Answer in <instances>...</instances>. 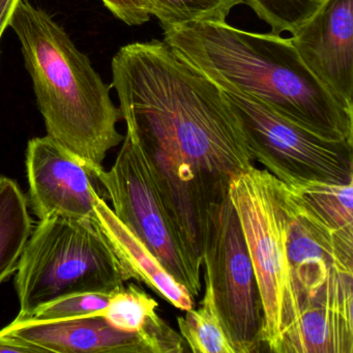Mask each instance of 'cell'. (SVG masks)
Wrapping results in <instances>:
<instances>
[{"instance_id": "obj_1", "label": "cell", "mask_w": 353, "mask_h": 353, "mask_svg": "<svg viewBox=\"0 0 353 353\" xmlns=\"http://www.w3.org/2000/svg\"><path fill=\"white\" fill-rule=\"evenodd\" d=\"M111 67L121 119L144 146L229 181L254 166L220 88L164 41L125 45Z\"/></svg>"}, {"instance_id": "obj_2", "label": "cell", "mask_w": 353, "mask_h": 353, "mask_svg": "<svg viewBox=\"0 0 353 353\" xmlns=\"http://www.w3.org/2000/svg\"><path fill=\"white\" fill-rule=\"evenodd\" d=\"M164 42L214 81L253 97L301 127L353 144V110L307 69L291 39L226 22L164 30Z\"/></svg>"}, {"instance_id": "obj_3", "label": "cell", "mask_w": 353, "mask_h": 353, "mask_svg": "<svg viewBox=\"0 0 353 353\" xmlns=\"http://www.w3.org/2000/svg\"><path fill=\"white\" fill-rule=\"evenodd\" d=\"M10 28L21 45L47 136L79 158L94 176L121 143V111L110 88L63 26L30 0H19Z\"/></svg>"}, {"instance_id": "obj_4", "label": "cell", "mask_w": 353, "mask_h": 353, "mask_svg": "<svg viewBox=\"0 0 353 353\" xmlns=\"http://www.w3.org/2000/svg\"><path fill=\"white\" fill-rule=\"evenodd\" d=\"M132 280L94 219L53 216L32 232L17 270L20 312L14 321L61 297L112 294Z\"/></svg>"}, {"instance_id": "obj_5", "label": "cell", "mask_w": 353, "mask_h": 353, "mask_svg": "<svg viewBox=\"0 0 353 353\" xmlns=\"http://www.w3.org/2000/svg\"><path fill=\"white\" fill-rule=\"evenodd\" d=\"M229 197L236 210L255 270L263 310L262 342L284 353L299 326L301 305L286 250L282 181L252 166L231 181Z\"/></svg>"}, {"instance_id": "obj_6", "label": "cell", "mask_w": 353, "mask_h": 353, "mask_svg": "<svg viewBox=\"0 0 353 353\" xmlns=\"http://www.w3.org/2000/svg\"><path fill=\"white\" fill-rule=\"evenodd\" d=\"M96 179L106 191L117 219L192 296H199L202 264L179 233L150 157L129 132L110 170L99 171Z\"/></svg>"}, {"instance_id": "obj_7", "label": "cell", "mask_w": 353, "mask_h": 353, "mask_svg": "<svg viewBox=\"0 0 353 353\" xmlns=\"http://www.w3.org/2000/svg\"><path fill=\"white\" fill-rule=\"evenodd\" d=\"M212 81L239 119L253 160L279 181L290 188L311 181L353 183V144L322 137L253 97Z\"/></svg>"}, {"instance_id": "obj_8", "label": "cell", "mask_w": 353, "mask_h": 353, "mask_svg": "<svg viewBox=\"0 0 353 353\" xmlns=\"http://www.w3.org/2000/svg\"><path fill=\"white\" fill-rule=\"evenodd\" d=\"M203 263L236 353L260 350L263 310L243 228L229 194L214 210Z\"/></svg>"}, {"instance_id": "obj_9", "label": "cell", "mask_w": 353, "mask_h": 353, "mask_svg": "<svg viewBox=\"0 0 353 353\" xmlns=\"http://www.w3.org/2000/svg\"><path fill=\"white\" fill-rule=\"evenodd\" d=\"M26 169L30 201L39 220L53 216L96 220L94 174L67 148L49 136L30 140Z\"/></svg>"}, {"instance_id": "obj_10", "label": "cell", "mask_w": 353, "mask_h": 353, "mask_svg": "<svg viewBox=\"0 0 353 353\" xmlns=\"http://www.w3.org/2000/svg\"><path fill=\"white\" fill-rule=\"evenodd\" d=\"M290 39L307 69L353 110V0H322Z\"/></svg>"}, {"instance_id": "obj_11", "label": "cell", "mask_w": 353, "mask_h": 353, "mask_svg": "<svg viewBox=\"0 0 353 353\" xmlns=\"http://www.w3.org/2000/svg\"><path fill=\"white\" fill-rule=\"evenodd\" d=\"M286 214V250L289 268L299 305L327 278L332 266L353 272V250L340 243L334 233L282 183Z\"/></svg>"}, {"instance_id": "obj_12", "label": "cell", "mask_w": 353, "mask_h": 353, "mask_svg": "<svg viewBox=\"0 0 353 353\" xmlns=\"http://www.w3.org/2000/svg\"><path fill=\"white\" fill-rule=\"evenodd\" d=\"M0 332L19 336L47 352L167 353L154 336L119 330L102 315L49 322L13 321Z\"/></svg>"}, {"instance_id": "obj_13", "label": "cell", "mask_w": 353, "mask_h": 353, "mask_svg": "<svg viewBox=\"0 0 353 353\" xmlns=\"http://www.w3.org/2000/svg\"><path fill=\"white\" fill-rule=\"evenodd\" d=\"M353 272L332 266L301 303L296 332L284 353H353Z\"/></svg>"}, {"instance_id": "obj_14", "label": "cell", "mask_w": 353, "mask_h": 353, "mask_svg": "<svg viewBox=\"0 0 353 353\" xmlns=\"http://www.w3.org/2000/svg\"><path fill=\"white\" fill-rule=\"evenodd\" d=\"M94 208L96 222L132 279L148 285L177 309H192L194 297L189 290L165 270L143 243L117 219L112 208L99 194Z\"/></svg>"}, {"instance_id": "obj_15", "label": "cell", "mask_w": 353, "mask_h": 353, "mask_svg": "<svg viewBox=\"0 0 353 353\" xmlns=\"http://www.w3.org/2000/svg\"><path fill=\"white\" fill-rule=\"evenodd\" d=\"M32 232L26 195L15 181L0 175V284L17 272Z\"/></svg>"}, {"instance_id": "obj_16", "label": "cell", "mask_w": 353, "mask_h": 353, "mask_svg": "<svg viewBox=\"0 0 353 353\" xmlns=\"http://www.w3.org/2000/svg\"><path fill=\"white\" fill-rule=\"evenodd\" d=\"M291 189L342 245L353 250V183L311 181Z\"/></svg>"}, {"instance_id": "obj_17", "label": "cell", "mask_w": 353, "mask_h": 353, "mask_svg": "<svg viewBox=\"0 0 353 353\" xmlns=\"http://www.w3.org/2000/svg\"><path fill=\"white\" fill-rule=\"evenodd\" d=\"M205 292L198 309L188 310L177 318L179 332L194 353H236L214 301L208 274H204Z\"/></svg>"}, {"instance_id": "obj_18", "label": "cell", "mask_w": 353, "mask_h": 353, "mask_svg": "<svg viewBox=\"0 0 353 353\" xmlns=\"http://www.w3.org/2000/svg\"><path fill=\"white\" fill-rule=\"evenodd\" d=\"M150 15L160 21L163 30L200 23L226 22L233 8L243 0H145Z\"/></svg>"}, {"instance_id": "obj_19", "label": "cell", "mask_w": 353, "mask_h": 353, "mask_svg": "<svg viewBox=\"0 0 353 353\" xmlns=\"http://www.w3.org/2000/svg\"><path fill=\"white\" fill-rule=\"evenodd\" d=\"M322 0H243L260 19L272 28V34H294L315 13Z\"/></svg>"}, {"instance_id": "obj_20", "label": "cell", "mask_w": 353, "mask_h": 353, "mask_svg": "<svg viewBox=\"0 0 353 353\" xmlns=\"http://www.w3.org/2000/svg\"><path fill=\"white\" fill-rule=\"evenodd\" d=\"M110 296L111 294L107 293H79L61 297L37 310L28 320L49 322L102 315Z\"/></svg>"}, {"instance_id": "obj_21", "label": "cell", "mask_w": 353, "mask_h": 353, "mask_svg": "<svg viewBox=\"0 0 353 353\" xmlns=\"http://www.w3.org/2000/svg\"><path fill=\"white\" fill-rule=\"evenodd\" d=\"M107 9L123 23L139 26L150 21V12L145 0H102Z\"/></svg>"}, {"instance_id": "obj_22", "label": "cell", "mask_w": 353, "mask_h": 353, "mask_svg": "<svg viewBox=\"0 0 353 353\" xmlns=\"http://www.w3.org/2000/svg\"><path fill=\"white\" fill-rule=\"evenodd\" d=\"M48 353L46 349L11 334L0 332V353Z\"/></svg>"}, {"instance_id": "obj_23", "label": "cell", "mask_w": 353, "mask_h": 353, "mask_svg": "<svg viewBox=\"0 0 353 353\" xmlns=\"http://www.w3.org/2000/svg\"><path fill=\"white\" fill-rule=\"evenodd\" d=\"M18 3L19 0H0V42L3 32L10 26Z\"/></svg>"}]
</instances>
